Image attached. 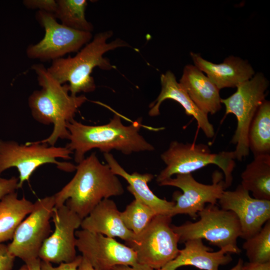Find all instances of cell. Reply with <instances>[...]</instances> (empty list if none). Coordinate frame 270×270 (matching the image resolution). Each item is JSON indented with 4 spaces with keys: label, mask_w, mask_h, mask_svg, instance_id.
Returning <instances> with one entry per match:
<instances>
[{
    "label": "cell",
    "mask_w": 270,
    "mask_h": 270,
    "mask_svg": "<svg viewBox=\"0 0 270 270\" xmlns=\"http://www.w3.org/2000/svg\"><path fill=\"white\" fill-rule=\"evenodd\" d=\"M142 121L138 118L126 126L118 114L102 125L84 124L73 119L66 124L70 136L69 142L66 146L74 154V161L78 164L85 158L87 152L94 148L104 154L116 150L125 155L154 151V146L140 133Z\"/></svg>",
    "instance_id": "obj_1"
},
{
    "label": "cell",
    "mask_w": 270,
    "mask_h": 270,
    "mask_svg": "<svg viewBox=\"0 0 270 270\" xmlns=\"http://www.w3.org/2000/svg\"><path fill=\"white\" fill-rule=\"evenodd\" d=\"M76 170L72 178L54 196L55 206L65 204L82 220L102 200L124 192L117 176L95 152L78 163Z\"/></svg>",
    "instance_id": "obj_2"
},
{
    "label": "cell",
    "mask_w": 270,
    "mask_h": 270,
    "mask_svg": "<svg viewBox=\"0 0 270 270\" xmlns=\"http://www.w3.org/2000/svg\"><path fill=\"white\" fill-rule=\"evenodd\" d=\"M37 76L41 89L36 90L28 100L34 118L44 124H53L51 134L42 143L54 146L57 140L68 139L70 134L66 124L72 120L76 113L87 100L84 95L72 96L68 84H60L48 73L42 64L32 66Z\"/></svg>",
    "instance_id": "obj_3"
},
{
    "label": "cell",
    "mask_w": 270,
    "mask_h": 270,
    "mask_svg": "<svg viewBox=\"0 0 270 270\" xmlns=\"http://www.w3.org/2000/svg\"><path fill=\"white\" fill-rule=\"evenodd\" d=\"M112 34L111 30L97 34L74 56L52 60L48 72L60 84L68 82L70 93L72 96L94 91L96 84L91 76L94 68L110 70L113 68L109 60L103 56L104 54L118 48L130 46L120 38L107 42Z\"/></svg>",
    "instance_id": "obj_4"
},
{
    "label": "cell",
    "mask_w": 270,
    "mask_h": 270,
    "mask_svg": "<svg viewBox=\"0 0 270 270\" xmlns=\"http://www.w3.org/2000/svg\"><path fill=\"white\" fill-rule=\"evenodd\" d=\"M166 167L156 178L158 184L178 174H192L209 164H215L223 172L225 188L232 184L235 167L233 151L212 152L208 146L203 144L183 143L172 141L168 148L160 154Z\"/></svg>",
    "instance_id": "obj_5"
},
{
    "label": "cell",
    "mask_w": 270,
    "mask_h": 270,
    "mask_svg": "<svg viewBox=\"0 0 270 270\" xmlns=\"http://www.w3.org/2000/svg\"><path fill=\"white\" fill-rule=\"evenodd\" d=\"M200 220L188 221L177 226L172 224L178 234L179 242L192 239H204L220 249L226 248L230 253L239 254L238 238L241 236L240 222L232 211L224 210L216 204H209L198 214Z\"/></svg>",
    "instance_id": "obj_6"
},
{
    "label": "cell",
    "mask_w": 270,
    "mask_h": 270,
    "mask_svg": "<svg viewBox=\"0 0 270 270\" xmlns=\"http://www.w3.org/2000/svg\"><path fill=\"white\" fill-rule=\"evenodd\" d=\"M72 152L65 147L48 146L40 141L20 144L14 140H0V175L5 170L16 168L19 172L18 188L36 169L47 164L56 165L60 170L72 172L76 166L68 162H61L56 159H71Z\"/></svg>",
    "instance_id": "obj_7"
},
{
    "label": "cell",
    "mask_w": 270,
    "mask_h": 270,
    "mask_svg": "<svg viewBox=\"0 0 270 270\" xmlns=\"http://www.w3.org/2000/svg\"><path fill=\"white\" fill-rule=\"evenodd\" d=\"M269 82L260 72L236 87V92L221 103L226 108V114H232L237 120L236 128L232 139L236 145L233 151L235 159L241 161L250 153L248 134L252 120L260 106L266 100Z\"/></svg>",
    "instance_id": "obj_8"
},
{
    "label": "cell",
    "mask_w": 270,
    "mask_h": 270,
    "mask_svg": "<svg viewBox=\"0 0 270 270\" xmlns=\"http://www.w3.org/2000/svg\"><path fill=\"white\" fill-rule=\"evenodd\" d=\"M172 218L156 214L144 230L126 243L136 252L138 264L158 270L178 256L179 238L172 227Z\"/></svg>",
    "instance_id": "obj_9"
},
{
    "label": "cell",
    "mask_w": 270,
    "mask_h": 270,
    "mask_svg": "<svg viewBox=\"0 0 270 270\" xmlns=\"http://www.w3.org/2000/svg\"><path fill=\"white\" fill-rule=\"evenodd\" d=\"M36 16L45 33L41 40L26 48V55L30 59L52 61L66 54L77 52L92 39L90 32L64 26L56 21L52 14L38 10Z\"/></svg>",
    "instance_id": "obj_10"
},
{
    "label": "cell",
    "mask_w": 270,
    "mask_h": 270,
    "mask_svg": "<svg viewBox=\"0 0 270 270\" xmlns=\"http://www.w3.org/2000/svg\"><path fill=\"white\" fill-rule=\"evenodd\" d=\"M54 206V195L34 202L33 210L18 226L12 242L8 245L13 256L25 264L38 258L40 249L52 232L50 219Z\"/></svg>",
    "instance_id": "obj_11"
},
{
    "label": "cell",
    "mask_w": 270,
    "mask_h": 270,
    "mask_svg": "<svg viewBox=\"0 0 270 270\" xmlns=\"http://www.w3.org/2000/svg\"><path fill=\"white\" fill-rule=\"evenodd\" d=\"M174 178L164 180L160 186H172L182 191L174 192L172 198L175 204L168 216L172 218L178 214H186L195 220L198 212L202 210L206 203L216 204L225 190L222 176L215 172L212 175V184H206L196 181L192 174H178Z\"/></svg>",
    "instance_id": "obj_12"
},
{
    "label": "cell",
    "mask_w": 270,
    "mask_h": 270,
    "mask_svg": "<svg viewBox=\"0 0 270 270\" xmlns=\"http://www.w3.org/2000/svg\"><path fill=\"white\" fill-rule=\"evenodd\" d=\"M75 236L76 248L96 270L140 264L132 248L114 238L82 229L76 230Z\"/></svg>",
    "instance_id": "obj_13"
},
{
    "label": "cell",
    "mask_w": 270,
    "mask_h": 270,
    "mask_svg": "<svg viewBox=\"0 0 270 270\" xmlns=\"http://www.w3.org/2000/svg\"><path fill=\"white\" fill-rule=\"evenodd\" d=\"M52 219L54 230L44 241L38 258L50 263L71 262L77 256L75 232L82 220L65 204L54 206Z\"/></svg>",
    "instance_id": "obj_14"
},
{
    "label": "cell",
    "mask_w": 270,
    "mask_h": 270,
    "mask_svg": "<svg viewBox=\"0 0 270 270\" xmlns=\"http://www.w3.org/2000/svg\"><path fill=\"white\" fill-rule=\"evenodd\" d=\"M220 208L238 217L245 240L258 232L270 220V200L255 198L240 184L234 190H224L218 200Z\"/></svg>",
    "instance_id": "obj_15"
},
{
    "label": "cell",
    "mask_w": 270,
    "mask_h": 270,
    "mask_svg": "<svg viewBox=\"0 0 270 270\" xmlns=\"http://www.w3.org/2000/svg\"><path fill=\"white\" fill-rule=\"evenodd\" d=\"M194 66L203 72L220 90L226 88H236L254 74L252 66L246 60L230 56L219 64L212 63L198 54L190 52Z\"/></svg>",
    "instance_id": "obj_16"
},
{
    "label": "cell",
    "mask_w": 270,
    "mask_h": 270,
    "mask_svg": "<svg viewBox=\"0 0 270 270\" xmlns=\"http://www.w3.org/2000/svg\"><path fill=\"white\" fill-rule=\"evenodd\" d=\"M161 91L157 98L152 102L148 114L156 116L160 114V108L166 100H172L180 104L188 116H192L196 121L198 127L208 138L214 134L213 125L210 122L208 115L200 110L191 100L186 91L176 80L174 74L168 70L160 76Z\"/></svg>",
    "instance_id": "obj_17"
},
{
    "label": "cell",
    "mask_w": 270,
    "mask_h": 270,
    "mask_svg": "<svg viewBox=\"0 0 270 270\" xmlns=\"http://www.w3.org/2000/svg\"><path fill=\"white\" fill-rule=\"evenodd\" d=\"M184 248L180 250L178 256L158 270H176L182 266H192L202 270H218L220 266L226 265L232 260L226 248L212 252L205 246L202 240L197 238L184 242Z\"/></svg>",
    "instance_id": "obj_18"
},
{
    "label": "cell",
    "mask_w": 270,
    "mask_h": 270,
    "mask_svg": "<svg viewBox=\"0 0 270 270\" xmlns=\"http://www.w3.org/2000/svg\"><path fill=\"white\" fill-rule=\"evenodd\" d=\"M203 112L214 114L222 108L220 90L194 65L188 64L179 82Z\"/></svg>",
    "instance_id": "obj_19"
},
{
    "label": "cell",
    "mask_w": 270,
    "mask_h": 270,
    "mask_svg": "<svg viewBox=\"0 0 270 270\" xmlns=\"http://www.w3.org/2000/svg\"><path fill=\"white\" fill-rule=\"evenodd\" d=\"M120 212L114 201L104 199L82 219L80 226L82 230L112 238L118 237L128 242L135 234L124 226Z\"/></svg>",
    "instance_id": "obj_20"
},
{
    "label": "cell",
    "mask_w": 270,
    "mask_h": 270,
    "mask_svg": "<svg viewBox=\"0 0 270 270\" xmlns=\"http://www.w3.org/2000/svg\"><path fill=\"white\" fill-rule=\"evenodd\" d=\"M104 156L112 172L122 177L128 182V186L127 190L134 198L148 206L157 214L168 216L175 202L158 197L150 188L148 183L154 178L152 174L138 172L129 174L110 152L104 153Z\"/></svg>",
    "instance_id": "obj_21"
},
{
    "label": "cell",
    "mask_w": 270,
    "mask_h": 270,
    "mask_svg": "<svg viewBox=\"0 0 270 270\" xmlns=\"http://www.w3.org/2000/svg\"><path fill=\"white\" fill-rule=\"evenodd\" d=\"M34 208V203L16 192L5 196L0 201V243L13 238L14 232L25 217Z\"/></svg>",
    "instance_id": "obj_22"
},
{
    "label": "cell",
    "mask_w": 270,
    "mask_h": 270,
    "mask_svg": "<svg viewBox=\"0 0 270 270\" xmlns=\"http://www.w3.org/2000/svg\"><path fill=\"white\" fill-rule=\"evenodd\" d=\"M240 184L253 198L270 200V154L254 156L241 174Z\"/></svg>",
    "instance_id": "obj_23"
},
{
    "label": "cell",
    "mask_w": 270,
    "mask_h": 270,
    "mask_svg": "<svg viewBox=\"0 0 270 270\" xmlns=\"http://www.w3.org/2000/svg\"><path fill=\"white\" fill-rule=\"evenodd\" d=\"M250 150L254 156L270 154V102L265 100L258 110L250 126Z\"/></svg>",
    "instance_id": "obj_24"
},
{
    "label": "cell",
    "mask_w": 270,
    "mask_h": 270,
    "mask_svg": "<svg viewBox=\"0 0 270 270\" xmlns=\"http://www.w3.org/2000/svg\"><path fill=\"white\" fill-rule=\"evenodd\" d=\"M56 2L54 14L56 19L60 20L61 24L76 30L91 32L93 26L85 17L86 0H58Z\"/></svg>",
    "instance_id": "obj_25"
},
{
    "label": "cell",
    "mask_w": 270,
    "mask_h": 270,
    "mask_svg": "<svg viewBox=\"0 0 270 270\" xmlns=\"http://www.w3.org/2000/svg\"><path fill=\"white\" fill-rule=\"evenodd\" d=\"M122 220L134 234H140L158 214L156 212L142 201L134 198L126 209L120 212Z\"/></svg>",
    "instance_id": "obj_26"
},
{
    "label": "cell",
    "mask_w": 270,
    "mask_h": 270,
    "mask_svg": "<svg viewBox=\"0 0 270 270\" xmlns=\"http://www.w3.org/2000/svg\"><path fill=\"white\" fill-rule=\"evenodd\" d=\"M242 248L250 262H270V220L258 232L246 240Z\"/></svg>",
    "instance_id": "obj_27"
},
{
    "label": "cell",
    "mask_w": 270,
    "mask_h": 270,
    "mask_svg": "<svg viewBox=\"0 0 270 270\" xmlns=\"http://www.w3.org/2000/svg\"><path fill=\"white\" fill-rule=\"evenodd\" d=\"M23 4L28 8L38 9L52 14L57 7L56 0H24Z\"/></svg>",
    "instance_id": "obj_28"
},
{
    "label": "cell",
    "mask_w": 270,
    "mask_h": 270,
    "mask_svg": "<svg viewBox=\"0 0 270 270\" xmlns=\"http://www.w3.org/2000/svg\"><path fill=\"white\" fill-rule=\"evenodd\" d=\"M82 258V256H78L73 261L62 262L56 267L53 266L52 263L41 260L40 270H78Z\"/></svg>",
    "instance_id": "obj_29"
},
{
    "label": "cell",
    "mask_w": 270,
    "mask_h": 270,
    "mask_svg": "<svg viewBox=\"0 0 270 270\" xmlns=\"http://www.w3.org/2000/svg\"><path fill=\"white\" fill-rule=\"evenodd\" d=\"M15 258L9 252L8 245L0 243V270H12Z\"/></svg>",
    "instance_id": "obj_30"
},
{
    "label": "cell",
    "mask_w": 270,
    "mask_h": 270,
    "mask_svg": "<svg viewBox=\"0 0 270 270\" xmlns=\"http://www.w3.org/2000/svg\"><path fill=\"white\" fill-rule=\"evenodd\" d=\"M18 178L12 176L10 178L0 177V201L6 194L14 192L18 188Z\"/></svg>",
    "instance_id": "obj_31"
},
{
    "label": "cell",
    "mask_w": 270,
    "mask_h": 270,
    "mask_svg": "<svg viewBox=\"0 0 270 270\" xmlns=\"http://www.w3.org/2000/svg\"><path fill=\"white\" fill-rule=\"evenodd\" d=\"M242 270H270V262L264 263L246 262L243 264Z\"/></svg>",
    "instance_id": "obj_32"
},
{
    "label": "cell",
    "mask_w": 270,
    "mask_h": 270,
    "mask_svg": "<svg viewBox=\"0 0 270 270\" xmlns=\"http://www.w3.org/2000/svg\"><path fill=\"white\" fill-rule=\"evenodd\" d=\"M109 270H154L146 266L139 264L136 266L118 265V266H116L112 268Z\"/></svg>",
    "instance_id": "obj_33"
},
{
    "label": "cell",
    "mask_w": 270,
    "mask_h": 270,
    "mask_svg": "<svg viewBox=\"0 0 270 270\" xmlns=\"http://www.w3.org/2000/svg\"><path fill=\"white\" fill-rule=\"evenodd\" d=\"M78 270H96L88 261L82 256L81 262L78 268Z\"/></svg>",
    "instance_id": "obj_34"
},
{
    "label": "cell",
    "mask_w": 270,
    "mask_h": 270,
    "mask_svg": "<svg viewBox=\"0 0 270 270\" xmlns=\"http://www.w3.org/2000/svg\"><path fill=\"white\" fill-rule=\"evenodd\" d=\"M40 262L41 260L38 258L26 264H27L28 270H40Z\"/></svg>",
    "instance_id": "obj_35"
},
{
    "label": "cell",
    "mask_w": 270,
    "mask_h": 270,
    "mask_svg": "<svg viewBox=\"0 0 270 270\" xmlns=\"http://www.w3.org/2000/svg\"><path fill=\"white\" fill-rule=\"evenodd\" d=\"M243 264V260L241 258H239L236 264L230 270H242V268Z\"/></svg>",
    "instance_id": "obj_36"
},
{
    "label": "cell",
    "mask_w": 270,
    "mask_h": 270,
    "mask_svg": "<svg viewBox=\"0 0 270 270\" xmlns=\"http://www.w3.org/2000/svg\"><path fill=\"white\" fill-rule=\"evenodd\" d=\"M18 270H28V266L26 264H23Z\"/></svg>",
    "instance_id": "obj_37"
}]
</instances>
